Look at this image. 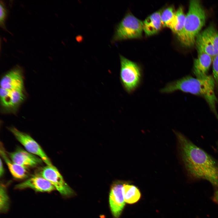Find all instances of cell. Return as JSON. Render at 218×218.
I'll return each instance as SVG.
<instances>
[{
	"label": "cell",
	"instance_id": "1",
	"mask_svg": "<svg viewBox=\"0 0 218 218\" xmlns=\"http://www.w3.org/2000/svg\"><path fill=\"white\" fill-rule=\"evenodd\" d=\"M176 134L182 160L190 176L194 179L207 180L218 188V162L183 134Z\"/></svg>",
	"mask_w": 218,
	"mask_h": 218
},
{
	"label": "cell",
	"instance_id": "2",
	"mask_svg": "<svg viewBox=\"0 0 218 218\" xmlns=\"http://www.w3.org/2000/svg\"><path fill=\"white\" fill-rule=\"evenodd\" d=\"M214 80L211 76L203 78L187 76L168 83L160 90L162 93L169 94L177 91L203 97L218 118L215 104L217 99L214 91Z\"/></svg>",
	"mask_w": 218,
	"mask_h": 218
},
{
	"label": "cell",
	"instance_id": "3",
	"mask_svg": "<svg viewBox=\"0 0 218 218\" xmlns=\"http://www.w3.org/2000/svg\"><path fill=\"white\" fill-rule=\"evenodd\" d=\"M206 17L205 11L200 1H190L183 29L179 38L183 45L190 47L195 44L197 37L205 24Z\"/></svg>",
	"mask_w": 218,
	"mask_h": 218
},
{
	"label": "cell",
	"instance_id": "4",
	"mask_svg": "<svg viewBox=\"0 0 218 218\" xmlns=\"http://www.w3.org/2000/svg\"><path fill=\"white\" fill-rule=\"evenodd\" d=\"M121 68L120 73L121 84L125 91L131 94L140 86L143 74L139 65L124 56H120Z\"/></svg>",
	"mask_w": 218,
	"mask_h": 218
},
{
	"label": "cell",
	"instance_id": "5",
	"mask_svg": "<svg viewBox=\"0 0 218 218\" xmlns=\"http://www.w3.org/2000/svg\"><path fill=\"white\" fill-rule=\"evenodd\" d=\"M143 21L130 13L126 14L116 27L112 41L140 37Z\"/></svg>",
	"mask_w": 218,
	"mask_h": 218
},
{
	"label": "cell",
	"instance_id": "6",
	"mask_svg": "<svg viewBox=\"0 0 218 218\" xmlns=\"http://www.w3.org/2000/svg\"><path fill=\"white\" fill-rule=\"evenodd\" d=\"M198 53H204L213 59L218 54V32L212 25H210L200 33L196 37L195 43Z\"/></svg>",
	"mask_w": 218,
	"mask_h": 218
},
{
	"label": "cell",
	"instance_id": "7",
	"mask_svg": "<svg viewBox=\"0 0 218 218\" xmlns=\"http://www.w3.org/2000/svg\"><path fill=\"white\" fill-rule=\"evenodd\" d=\"M36 174L49 181L62 195L68 197L74 194L73 190L66 183L58 170L54 165H46L40 168Z\"/></svg>",
	"mask_w": 218,
	"mask_h": 218
},
{
	"label": "cell",
	"instance_id": "8",
	"mask_svg": "<svg viewBox=\"0 0 218 218\" xmlns=\"http://www.w3.org/2000/svg\"><path fill=\"white\" fill-rule=\"evenodd\" d=\"M9 130L28 152L41 158L46 165L52 166L51 161L39 144L30 135L14 127Z\"/></svg>",
	"mask_w": 218,
	"mask_h": 218
},
{
	"label": "cell",
	"instance_id": "9",
	"mask_svg": "<svg viewBox=\"0 0 218 218\" xmlns=\"http://www.w3.org/2000/svg\"><path fill=\"white\" fill-rule=\"evenodd\" d=\"M2 111L4 113H15L26 98L25 90L8 91L0 88Z\"/></svg>",
	"mask_w": 218,
	"mask_h": 218
},
{
	"label": "cell",
	"instance_id": "10",
	"mask_svg": "<svg viewBox=\"0 0 218 218\" xmlns=\"http://www.w3.org/2000/svg\"><path fill=\"white\" fill-rule=\"evenodd\" d=\"M21 68L17 66L5 73L0 81L1 88L8 91L25 90Z\"/></svg>",
	"mask_w": 218,
	"mask_h": 218
},
{
	"label": "cell",
	"instance_id": "11",
	"mask_svg": "<svg viewBox=\"0 0 218 218\" xmlns=\"http://www.w3.org/2000/svg\"><path fill=\"white\" fill-rule=\"evenodd\" d=\"M8 154L9 158L13 162L28 169L37 167L42 164L43 162L38 157L20 147Z\"/></svg>",
	"mask_w": 218,
	"mask_h": 218
},
{
	"label": "cell",
	"instance_id": "12",
	"mask_svg": "<svg viewBox=\"0 0 218 218\" xmlns=\"http://www.w3.org/2000/svg\"><path fill=\"white\" fill-rule=\"evenodd\" d=\"M124 183L118 182L112 186L109 195V204L114 218H119L125 204L123 195Z\"/></svg>",
	"mask_w": 218,
	"mask_h": 218
},
{
	"label": "cell",
	"instance_id": "13",
	"mask_svg": "<svg viewBox=\"0 0 218 218\" xmlns=\"http://www.w3.org/2000/svg\"><path fill=\"white\" fill-rule=\"evenodd\" d=\"M15 188L18 189L30 188L36 191L48 192L55 190V187L49 181L36 174L23 182L17 184L15 186Z\"/></svg>",
	"mask_w": 218,
	"mask_h": 218
},
{
	"label": "cell",
	"instance_id": "14",
	"mask_svg": "<svg viewBox=\"0 0 218 218\" xmlns=\"http://www.w3.org/2000/svg\"><path fill=\"white\" fill-rule=\"evenodd\" d=\"M0 155L4 160L8 169L12 176L15 178L22 179L27 178L29 173L28 168H26L13 162L9 158L6 153L2 144L1 143Z\"/></svg>",
	"mask_w": 218,
	"mask_h": 218
},
{
	"label": "cell",
	"instance_id": "15",
	"mask_svg": "<svg viewBox=\"0 0 218 218\" xmlns=\"http://www.w3.org/2000/svg\"><path fill=\"white\" fill-rule=\"evenodd\" d=\"M198 53L197 58L194 61L193 71L197 78H203L207 76V74L213 61V59L206 53Z\"/></svg>",
	"mask_w": 218,
	"mask_h": 218
},
{
	"label": "cell",
	"instance_id": "16",
	"mask_svg": "<svg viewBox=\"0 0 218 218\" xmlns=\"http://www.w3.org/2000/svg\"><path fill=\"white\" fill-rule=\"evenodd\" d=\"M162 12H156L148 16L143 21V31L148 36L158 32L162 27L160 16Z\"/></svg>",
	"mask_w": 218,
	"mask_h": 218
},
{
	"label": "cell",
	"instance_id": "17",
	"mask_svg": "<svg viewBox=\"0 0 218 218\" xmlns=\"http://www.w3.org/2000/svg\"><path fill=\"white\" fill-rule=\"evenodd\" d=\"M123 192L124 201L128 203H135L140 197L139 190L133 185L124 183Z\"/></svg>",
	"mask_w": 218,
	"mask_h": 218
},
{
	"label": "cell",
	"instance_id": "18",
	"mask_svg": "<svg viewBox=\"0 0 218 218\" xmlns=\"http://www.w3.org/2000/svg\"><path fill=\"white\" fill-rule=\"evenodd\" d=\"M186 15L181 6L179 7L176 12V18L174 22L170 28L179 38L183 32L184 25Z\"/></svg>",
	"mask_w": 218,
	"mask_h": 218
},
{
	"label": "cell",
	"instance_id": "19",
	"mask_svg": "<svg viewBox=\"0 0 218 218\" xmlns=\"http://www.w3.org/2000/svg\"><path fill=\"white\" fill-rule=\"evenodd\" d=\"M176 18V12L174 8L170 6L162 12L160 18L162 26L170 28L174 23Z\"/></svg>",
	"mask_w": 218,
	"mask_h": 218
},
{
	"label": "cell",
	"instance_id": "20",
	"mask_svg": "<svg viewBox=\"0 0 218 218\" xmlns=\"http://www.w3.org/2000/svg\"><path fill=\"white\" fill-rule=\"evenodd\" d=\"M0 208L2 212L6 211L8 208L9 198L7 193L5 186L1 184L0 191Z\"/></svg>",
	"mask_w": 218,
	"mask_h": 218
},
{
	"label": "cell",
	"instance_id": "21",
	"mask_svg": "<svg viewBox=\"0 0 218 218\" xmlns=\"http://www.w3.org/2000/svg\"><path fill=\"white\" fill-rule=\"evenodd\" d=\"M8 12L4 2L0 1V26L7 31L5 25V22L7 17Z\"/></svg>",
	"mask_w": 218,
	"mask_h": 218
},
{
	"label": "cell",
	"instance_id": "22",
	"mask_svg": "<svg viewBox=\"0 0 218 218\" xmlns=\"http://www.w3.org/2000/svg\"><path fill=\"white\" fill-rule=\"evenodd\" d=\"M213 78L218 84V54L213 60Z\"/></svg>",
	"mask_w": 218,
	"mask_h": 218
},
{
	"label": "cell",
	"instance_id": "23",
	"mask_svg": "<svg viewBox=\"0 0 218 218\" xmlns=\"http://www.w3.org/2000/svg\"><path fill=\"white\" fill-rule=\"evenodd\" d=\"M0 176L1 177L5 173V170L4 167L3 163L1 158L0 159Z\"/></svg>",
	"mask_w": 218,
	"mask_h": 218
}]
</instances>
